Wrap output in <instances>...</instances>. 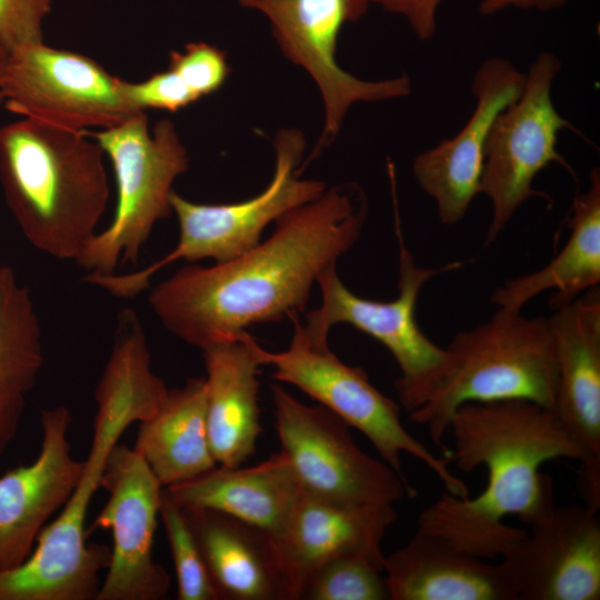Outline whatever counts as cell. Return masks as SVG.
I'll return each mask as SVG.
<instances>
[{"mask_svg":"<svg viewBox=\"0 0 600 600\" xmlns=\"http://www.w3.org/2000/svg\"><path fill=\"white\" fill-rule=\"evenodd\" d=\"M53 0H0V44L9 52L43 41Z\"/></svg>","mask_w":600,"mask_h":600,"instance_id":"cell-30","label":"cell"},{"mask_svg":"<svg viewBox=\"0 0 600 600\" xmlns=\"http://www.w3.org/2000/svg\"><path fill=\"white\" fill-rule=\"evenodd\" d=\"M298 314L289 317L294 329L286 350L268 351L253 339L252 348L260 366H272L276 380L296 386L349 427L359 430L381 460L400 476L406 477L401 457L409 454L438 477L444 491L460 498L469 497L467 484L449 469L448 460L434 454L404 428L399 402L379 391L362 368L346 364L328 343L312 340Z\"/></svg>","mask_w":600,"mask_h":600,"instance_id":"cell-8","label":"cell"},{"mask_svg":"<svg viewBox=\"0 0 600 600\" xmlns=\"http://www.w3.org/2000/svg\"><path fill=\"white\" fill-rule=\"evenodd\" d=\"M524 73L509 60L492 57L474 73V109L460 131L418 154L412 163L419 187L433 199L442 223L464 217L479 193L488 136L497 116L520 94Z\"/></svg>","mask_w":600,"mask_h":600,"instance_id":"cell-16","label":"cell"},{"mask_svg":"<svg viewBox=\"0 0 600 600\" xmlns=\"http://www.w3.org/2000/svg\"><path fill=\"white\" fill-rule=\"evenodd\" d=\"M270 21L284 57L302 67L318 86L324 106V127L311 158L334 140L350 107L410 94L406 74L380 81L361 80L337 62L341 29L362 18L368 0H237Z\"/></svg>","mask_w":600,"mask_h":600,"instance_id":"cell-12","label":"cell"},{"mask_svg":"<svg viewBox=\"0 0 600 600\" xmlns=\"http://www.w3.org/2000/svg\"><path fill=\"white\" fill-rule=\"evenodd\" d=\"M499 558L517 600H599L600 519L586 506H553Z\"/></svg>","mask_w":600,"mask_h":600,"instance_id":"cell-15","label":"cell"},{"mask_svg":"<svg viewBox=\"0 0 600 600\" xmlns=\"http://www.w3.org/2000/svg\"><path fill=\"white\" fill-rule=\"evenodd\" d=\"M280 451L303 493L356 504H393L416 490L383 460L363 452L349 426L323 406H307L271 384Z\"/></svg>","mask_w":600,"mask_h":600,"instance_id":"cell-11","label":"cell"},{"mask_svg":"<svg viewBox=\"0 0 600 600\" xmlns=\"http://www.w3.org/2000/svg\"><path fill=\"white\" fill-rule=\"evenodd\" d=\"M570 236L560 252L543 268L507 280L490 296L498 308L521 311L531 299L551 290V308L567 303L600 282V172H590L589 188L572 202Z\"/></svg>","mask_w":600,"mask_h":600,"instance_id":"cell-25","label":"cell"},{"mask_svg":"<svg viewBox=\"0 0 600 600\" xmlns=\"http://www.w3.org/2000/svg\"><path fill=\"white\" fill-rule=\"evenodd\" d=\"M304 149L301 131L280 130L274 138L273 177L261 193L244 201L197 203L172 191L170 204L179 223L174 248L147 267L126 273H88L84 281L116 298L133 299L149 288L156 273L176 261L224 262L249 251L261 241L269 223L327 190L322 181L300 178L298 166Z\"/></svg>","mask_w":600,"mask_h":600,"instance_id":"cell-5","label":"cell"},{"mask_svg":"<svg viewBox=\"0 0 600 600\" xmlns=\"http://www.w3.org/2000/svg\"><path fill=\"white\" fill-rule=\"evenodd\" d=\"M122 82L90 57L41 42L9 52L1 91L3 107L20 118L89 131L141 112L126 100Z\"/></svg>","mask_w":600,"mask_h":600,"instance_id":"cell-13","label":"cell"},{"mask_svg":"<svg viewBox=\"0 0 600 600\" xmlns=\"http://www.w3.org/2000/svg\"><path fill=\"white\" fill-rule=\"evenodd\" d=\"M557 356L553 411L588 454H600V292L594 287L551 308Z\"/></svg>","mask_w":600,"mask_h":600,"instance_id":"cell-19","label":"cell"},{"mask_svg":"<svg viewBox=\"0 0 600 600\" xmlns=\"http://www.w3.org/2000/svg\"><path fill=\"white\" fill-rule=\"evenodd\" d=\"M301 599H389L384 554L352 553L329 561L310 577Z\"/></svg>","mask_w":600,"mask_h":600,"instance_id":"cell-27","label":"cell"},{"mask_svg":"<svg viewBox=\"0 0 600 600\" xmlns=\"http://www.w3.org/2000/svg\"><path fill=\"white\" fill-rule=\"evenodd\" d=\"M174 567L179 600H220L183 509L163 487L159 507Z\"/></svg>","mask_w":600,"mask_h":600,"instance_id":"cell-28","label":"cell"},{"mask_svg":"<svg viewBox=\"0 0 600 600\" xmlns=\"http://www.w3.org/2000/svg\"><path fill=\"white\" fill-rule=\"evenodd\" d=\"M577 491L587 508L600 509V454L578 461Z\"/></svg>","mask_w":600,"mask_h":600,"instance_id":"cell-33","label":"cell"},{"mask_svg":"<svg viewBox=\"0 0 600 600\" xmlns=\"http://www.w3.org/2000/svg\"><path fill=\"white\" fill-rule=\"evenodd\" d=\"M100 487L109 497L90 530H110L112 548L96 600L163 599L171 578L152 556L163 486L133 448L117 443Z\"/></svg>","mask_w":600,"mask_h":600,"instance_id":"cell-14","label":"cell"},{"mask_svg":"<svg viewBox=\"0 0 600 600\" xmlns=\"http://www.w3.org/2000/svg\"><path fill=\"white\" fill-rule=\"evenodd\" d=\"M368 214L362 189L347 183L276 221L249 251L210 267L188 264L148 297L161 324L203 350L239 339L254 323L302 312L319 276L359 239Z\"/></svg>","mask_w":600,"mask_h":600,"instance_id":"cell-1","label":"cell"},{"mask_svg":"<svg viewBox=\"0 0 600 600\" xmlns=\"http://www.w3.org/2000/svg\"><path fill=\"white\" fill-rule=\"evenodd\" d=\"M88 132L112 163L117 203L110 224L92 237L76 263L88 273H112L120 264H137L156 224L172 214V184L188 170L189 156L174 123L161 119L150 129L144 111Z\"/></svg>","mask_w":600,"mask_h":600,"instance_id":"cell-6","label":"cell"},{"mask_svg":"<svg viewBox=\"0 0 600 600\" xmlns=\"http://www.w3.org/2000/svg\"><path fill=\"white\" fill-rule=\"evenodd\" d=\"M566 1L567 0H481L479 3V12L482 16H491L510 7L548 11L561 7Z\"/></svg>","mask_w":600,"mask_h":600,"instance_id":"cell-34","label":"cell"},{"mask_svg":"<svg viewBox=\"0 0 600 600\" xmlns=\"http://www.w3.org/2000/svg\"><path fill=\"white\" fill-rule=\"evenodd\" d=\"M447 349L449 372L410 412L444 453L450 420L462 404L521 399L553 410L558 368L547 318L498 308L488 321L457 333Z\"/></svg>","mask_w":600,"mask_h":600,"instance_id":"cell-4","label":"cell"},{"mask_svg":"<svg viewBox=\"0 0 600 600\" xmlns=\"http://www.w3.org/2000/svg\"><path fill=\"white\" fill-rule=\"evenodd\" d=\"M133 449L166 487L194 479L218 466L209 441L204 378L168 389L157 410L139 422Z\"/></svg>","mask_w":600,"mask_h":600,"instance_id":"cell-24","label":"cell"},{"mask_svg":"<svg viewBox=\"0 0 600 600\" xmlns=\"http://www.w3.org/2000/svg\"><path fill=\"white\" fill-rule=\"evenodd\" d=\"M219 599L294 600L273 538L231 516L183 509Z\"/></svg>","mask_w":600,"mask_h":600,"instance_id":"cell-20","label":"cell"},{"mask_svg":"<svg viewBox=\"0 0 600 600\" xmlns=\"http://www.w3.org/2000/svg\"><path fill=\"white\" fill-rule=\"evenodd\" d=\"M122 92L136 111L161 109L177 112L198 101L182 79L169 68L152 74L144 81L123 80Z\"/></svg>","mask_w":600,"mask_h":600,"instance_id":"cell-31","label":"cell"},{"mask_svg":"<svg viewBox=\"0 0 600 600\" xmlns=\"http://www.w3.org/2000/svg\"><path fill=\"white\" fill-rule=\"evenodd\" d=\"M393 504H356L301 493L273 537L290 577L294 600L329 561L352 553L383 554L382 541L397 520Z\"/></svg>","mask_w":600,"mask_h":600,"instance_id":"cell-18","label":"cell"},{"mask_svg":"<svg viewBox=\"0 0 600 600\" xmlns=\"http://www.w3.org/2000/svg\"><path fill=\"white\" fill-rule=\"evenodd\" d=\"M104 152L88 131L20 118L0 128V186L26 240L76 262L109 201Z\"/></svg>","mask_w":600,"mask_h":600,"instance_id":"cell-3","label":"cell"},{"mask_svg":"<svg viewBox=\"0 0 600 600\" xmlns=\"http://www.w3.org/2000/svg\"><path fill=\"white\" fill-rule=\"evenodd\" d=\"M128 427L121 417L96 413L91 447L73 493L42 529L29 557L0 571V600H96L111 550L87 544L86 519L108 456Z\"/></svg>","mask_w":600,"mask_h":600,"instance_id":"cell-9","label":"cell"},{"mask_svg":"<svg viewBox=\"0 0 600 600\" xmlns=\"http://www.w3.org/2000/svg\"><path fill=\"white\" fill-rule=\"evenodd\" d=\"M42 440L33 462L0 477V571L21 564L47 521L62 509L83 472L71 453V413L59 404L41 410Z\"/></svg>","mask_w":600,"mask_h":600,"instance_id":"cell-17","label":"cell"},{"mask_svg":"<svg viewBox=\"0 0 600 600\" xmlns=\"http://www.w3.org/2000/svg\"><path fill=\"white\" fill-rule=\"evenodd\" d=\"M169 69L174 71L199 100L217 92L230 74L226 53L206 42H190L183 51H171Z\"/></svg>","mask_w":600,"mask_h":600,"instance_id":"cell-29","label":"cell"},{"mask_svg":"<svg viewBox=\"0 0 600 600\" xmlns=\"http://www.w3.org/2000/svg\"><path fill=\"white\" fill-rule=\"evenodd\" d=\"M386 11L402 16L420 40H430L437 31V12L443 0H368Z\"/></svg>","mask_w":600,"mask_h":600,"instance_id":"cell-32","label":"cell"},{"mask_svg":"<svg viewBox=\"0 0 600 600\" xmlns=\"http://www.w3.org/2000/svg\"><path fill=\"white\" fill-rule=\"evenodd\" d=\"M390 600H517L501 562L491 563L417 531L384 556Z\"/></svg>","mask_w":600,"mask_h":600,"instance_id":"cell-21","label":"cell"},{"mask_svg":"<svg viewBox=\"0 0 600 600\" xmlns=\"http://www.w3.org/2000/svg\"><path fill=\"white\" fill-rule=\"evenodd\" d=\"M166 490L182 509L219 511L272 538L281 531L302 493L281 451L251 467L217 466Z\"/></svg>","mask_w":600,"mask_h":600,"instance_id":"cell-23","label":"cell"},{"mask_svg":"<svg viewBox=\"0 0 600 600\" xmlns=\"http://www.w3.org/2000/svg\"><path fill=\"white\" fill-rule=\"evenodd\" d=\"M9 51L0 44V108L3 107V96L1 91V79L7 66Z\"/></svg>","mask_w":600,"mask_h":600,"instance_id":"cell-35","label":"cell"},{"mask_svg":"<svg viewBox=\"0 0 600 600\" xmlns=\"http://www.w3.org/2000/svg\"><path fill=\"white\" fill-rule=\"evenodd\" d=\"M560 69L559 58L542 51L524 73L519 97L492 123L479 188V193L486 194L492 203L487 244L497 239L527 200L550 199L532 187L542 169L557 163L574 174L557 150L559 132L568 129L589 141L554 107L551 90Z\"/></svg>","mask_w":600,"mask_h":600,"instance_id":"cell-10","label":"cell"},{"mask_svg":"<svg viewBox=\"0 0 600 600\" xmlns=\"http://www.w3.org/2000/svg\"><path fill=\"white\" fill-rule=\"evenodd\" d=\"M396 234L399 250L398 296L390 301L361 298L343 284L333 264L317 280L321 289V304L307 314L303 327L312 340L327 343L334 324L348 323L383 344L400 369L401 374L394 383L399 404L410 413L423 404L451 366L448 349L432 342L417 323L419 293L430 279L456 270L463 262H450L440 268L417 266L404 244L397 213Z\"/></svg>","mask_w":600,"mask_h":600,"instance_id":"cell-7","label":"cell"},{"mask_svg":"<svg viewBox=\"0 0 600 600\" xmlns=\"http://www.w3.org/2000/svg\"><path fill=\"white\" fill-rule=\"evenodd\" d=\"M44 362L42 329L27 286L0 263V456L14 439Z\"/></svg>","mask_w":600,"mask_h":600,"instance_id":"cell-26","label":"cell"},{"mask_svg":"<svg viewBox=\"0 0 600 600\" xmlns=\"http://www.w3.org/2000/svg\"><path fill=\"white\" fill-rule=\"evenodd\" d=\"M449 432L457 467L470 472L483 466L487 486L473 498L444 491L421 511L417 531L486 560L500 558L526 532L503 518L517 516L529 526L554 506L553 481L541 466L590 456L553 410L521 399L462 404Z\"/></svg>","mask_w":600,"mask_h":600,"instance_id":"cell-2","label":"cell"},{"mask_svg":"<svg viewBox=\"0 0 600 600\" xmlns=\"http://www.w3.org/2000/svg\"><path fill=\"white\" fill-rule=\"evenodd\" d=\"M253 338L210 346L202 351L209 441L218 466L240 467L253 456L261 433L259 367Z\"/></svg>","mask_w":600,"mask_h":600,"instance_id":"cell-22","label":"cell"}]
</instances>
